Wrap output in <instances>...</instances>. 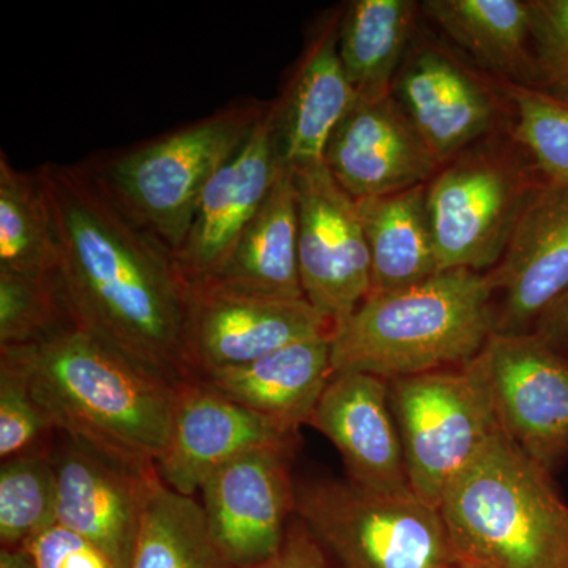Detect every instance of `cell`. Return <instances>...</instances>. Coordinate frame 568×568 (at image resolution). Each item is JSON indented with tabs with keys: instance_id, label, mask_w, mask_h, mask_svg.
Here are the masks:
<instances>
[{
	"instance_id": "cell-24",
	"label": "cell",
	"mask_w": 568,
	"mask_h": 568,
	"mask_svg": "<svg viewBox=\"0 0 568 568\" xmlns=\"http://www.w3.org/2000/svg\"><path fill=\"white\" fill-rule=\"evenodd\" d=\"M369 261L372 294L396 293L439 274L426 183L357 201Z\"/></svg>"
},
{
	"instance_id": "cell-4",
	"label": "cell",
	"mask_w": 568,
	"mask_h": 568,
	"mask_svg": "<svg viewBox=\"0 0 568 568\" xmlns=\"http://www.w3.org/2000/svg\"><path fill=\"white\" fill-rule=\"evenodd\" d=\"M551 476L497 428L440 499L458 566L568 568V506Z\"/></svg>"
},
{
	"instance_id": "cell-1",
	"label": "cell",
	"mask_w": 568,
	"mask_h": 568,
	"mask_svg": "<svg viewBox=\"0 0 568 568\" xmlns=\"http://www.w3.org/2000/svg\"><path fill=\"white\" fill-rule=\"evenodd\" d=\"M50 205L55 282L74 327L173 386L196 379L185 351L186 278L93 163L37 170Z\"/></svg>"
},
{
	"instance_id": "cell-16",
	"label": "cell",
	"mask_w": 568,
	"mask_h": 568,
	"mask_svg": "<svg viewBox=\"0 0 568 568\" xmlns=\"http://www.w3.org/2000/svg\"><path fill=\"white\" fill-rule=\"evenodd\" d=\"M284 164L278 110L272 102L244 145L205 186L192 230L174 254L186 280L205 278L223 267Z\"/></svg>"
},
{
	"instance_id": "cell-5",
	"label": "cell",
	"mask_w": 568,
	"mask_h": 568,
	"mask_svg": "<svg viewBox=\"0 0 568 568\" xmlns=\"http://www.w3.org/2000/svg\"><path fill=\"white\" fill-rule=\"evenodd\" d=\"M544 182L510 122L443 164L426 183L439 271H491Z\"/></svg>"
},
{
	"instance_id": "cell-26",
	"label": "cell",
	"mask_w": 568,
	"mask_h": 568,
	"mask_svg": "<svg viewBox=\"0 0 568 568\" xmlns=\"http://www.w3.org/2000/svg\"><path fill=\"white\" fill-rule=\"evenodd\" d=\"M130 568H231L216 545L204 508L155 481L142 514Z\"/></svg>"
},
{
	"instance_id": "cell-3",
	"label": "cell",
	"mask_w": 568,
	"mask_h": 568,
	"mask_svg": "<svg viewBox=\"0 0 568 568\" xmlns=\"http://www.w3.org/2000/svg\"><path fill=\"white\" fill-rule=\"evenodd\" d=\"M487 276L454 268L396 293L372 294L332 334L334 373L394 381L469 365L493 327Z\"/></svg>"
},
{
	"instance_id": "cell-29",
	"label": "cell",
	"mask_w": 568,
	"mask_h": 568,
	"mask_svg": "<svg viewBox=\"0 0 568 568\" xmlns=\"http://www.w3.org/2000/svg\"><path fill=\"white\" fill-rule=\"evenodd\" d=\"M510 104V132L545 181L568 185V104L538 89L499 82Z\"/></svg>"
},
{
	"instance_id": "cell-25",
	"label": "cell",
	"mask_w": 568,
	"mask_h": 568,
	"mask_svg": "<svg viewBox=\"0 0 568 568\" xmlns=\"http://www.w3.org/2000/svg\"><path fill=\"white\" fill-rule=\"evenodd\" d=\"M413 0H355L343 9L338 51L355 97L390 99L396 74L418 36Z\"/></svg>"
},
{
	"instance_id": "cell-6",
	"label": "cell",
	"mask_w": 568,
	"mask_h": 568,
	"mask_svg": "<svg viewBox=\"0 0 568 568\" xmlns=\"http://www.w3.org/2000/svg\"><path fill=\"white\" fill-rule=\"evenodd\" d=\"M267 106L256 100L230 104L93 166L125 211L175 254L205 186L244 145Z\"/></svg>"
},
{
	"instance_id": "cell-22",
	"label": "cell",
	"mask_w": 568,
	"mask_h": 568,
	"mask_svg": "<svg viewBox=\"0 0 568 568\" xmlns=\"http://www.w3.org/2000/svg\"><path fill=\"white\" fill-rule=\"evenodd\" d=\"M420 10L487 77L540 89L529 0H426Z\"/></svg>"
},
{
	"instance_id": "cell-7",
	"label": "cell",
	"mask_w": 568,
	"mask_h": 568,
	"mask_svg": "<svg viewBox=\"0 0 568 568\" xmlns=\"http://www.w3.org/2000/svg\"><path fill=\"white\" fill-rule=\"evenodd\" d=\"M295 517L338 568H455L439 508L414 491L317 478L295 487Z\"/></svg>"
},
{
	"instance_id": "cell-20",
	"label": "cell",
	"mask_w": 568,
	"mask_h": 568,
	"mask_svg": "<svg viewBox=\"0 0 568 568\" xmlns=\"http://www.w3.org/2000/svg\"><path fill=\"white\" fill-rule=\"evenodd\" d=\"M343 9L313 26L286 89L275 100L284 162L293 170L324 163L332 133L357 100L339 58Z\"/></svg>"
},
{
	"instance_id": "cell-35",
	"label": "cell",
	"mask_w": 568,
	"mask_h": 568,
	"mask_svg": "<svg viewBox=\"0 0 568 568\" xmlns=\"http://www.w3.org/2000/svg\"><path fill=\"white\" fill-rule=\"evenodd\" d=\"M532 334L568 361V290L549 306Z\"/></svg>"
},
{
	"instance_id": "cell-28",
	"label": "cell",
	"mask_w": 568,
	"mask_h": 568,
	"mask_svg": "<svg viewBox=\"0 0 568 568\" xmlns=\"http://www.w3.org/2000/svg\"><path fill=\"white\" fill-rule=\"evenodd\" d=\"M58 525V480L51 450L29 452L0 466V541L21 548Z\"/></svg>"
},
{
	"instance_id": "cell-12",
	"label": "cell",
	"mask_w": 568,
	"mask_h": 568,
	"mask_svg": "<svg viewBox=\"0 0 568 568\" xmlns=\"http://www.w3.org/2000/svg\"><path fill=\"white\" fill-rule=\"evenodd\" d=\"M293 171L302 290L336 327L372 293V261L357 201L324 163Z\"/></svg>"
},
{
	"instance_id": "cell-2",
	"label": "cell",
	"mask_w": 568,
	"mask_h": 568,
	"mask_svg": "<svg viewBox=\"0 0 568 568\" xmlns=\"http://www.w3.org/2000/svg\"><path fill=\"white\" fill-rule=\"evenodd\" d=\"M0 355L26 373L54 432L134 473H156L178 387L73 324Z\"/></svg>"
},
{
	"instance_id": "cell-23",
	"label": "cell",
	"mask_w": 568,
	"mask_h": 568,
	"mask_svg": "<svg viewBox=\"0 0 568 568\" xmlns=\"http://www.w3.org/2000/svg\"><path fill=\"white\" fill-rule=\"evenodd\" d=\"M205 278L244 293L305 298L298 268L297 193L290 164H284L226 263Z\"/></svg>"
},
{
	"instance_id": "cell-37",
	"label": "cell",
	"mask_w": 568,
	"mask_h": 568,
	"mask_svg": "<svg viewBox=\"0 0 568 568\" xmlns=\"http://www.w3.org/2000/svg\"><path fill=\"white\" fill-rule=\"evenodd\" d=\"M455 568H480V567H474V566H463V564H459V566Z\"/></svg>"
},
{
	"instance_id": "cell-33",
	"label": "cell",
	"mask_w": 568,
	"mask_h": 568,
	"mask_svg": "<svg viewBox=\"0 0 568 568\" xmlns=\"http://www.w3.org/2000/svg\"><path fill=\"white\" fill-rule=\"evenodd\" d=\"M21 549L36 568H115L102 549L61 525L43 530Z\"/></svg>"
},
{
	"instance_id": "cell-9",
	"label": "cell",
	"mask_w": 568,
	"mask_h": 568,
	"mask_svg": "<svg viewBox=\"0 0 568 568\" xmlns=\"http://www.w3.org/2000/svg\"><path fill=\"white\" fill-rule=\"evenodd\" d=\"M335 325L306 298L244 293L212 278L186 280L185 351L194 377L260 361Z\"/></svg>"
},
{
	"instance_id": "cell-15",
	"label": "cell",
	"mask_w": 568,
	"mask_h": 568,
	"mask_svg": "<svg viewBox=\"0 0 568 568\" xmlns=\"http://www.w3.org/2000/svg\"><path fill=\"white\" fill-rule=\"evenodd\" d=\"M298 433L227 398L203 379L178 387L156 473L183 496L201 491L213 473L257 448L297 447Z\"/></svg>"
},
{
	"instance_id": "cell-19",
	"label": "cell",
	"mask_w": 568,
	"mask_h": 568,
	"mask_svg": "<svg viewBox=\"0 0 568 568\" xmlns=\"http://www.w3.org/2000/svg\"><path fill=\"white\" fill-rule=\"evenodd\" d=\"M308 425L334 444L351 484L372 491H413L386 379L334 373Z\"/></svg>"
},
{
	"instance_id": "cell-31",
	"label": "cell",
	"mask_w": 568,
	"mask_h": 568,
	"mask_svg": "<svg viewBox=\"0 0 568 568\" xmlns=\"http://www.w3.org/2000/svg\"><path fill=\"white\" fill-rule=\"evenodd\" d=\"M54 432L32 394L28 376L10 358L0 355V458L41 450Z\"/></svg>"
},
{
	"instance_id": "cell-18",
	"label": "cell",
	"mask_w": 568,
	"mask_h": 568,
	"mask_svg": "<svg viewBox=\"0 0 568 568\" xmlns=\"http://www.w3.org/2000/svg\"><path fill=\"white\" fill-rule=\"evenodd\" d=\"M324 164L355 201L424 185L440 168L394 97L355 100L327 142Z\"/></svg>"
},
{
	"instance_id": "cell-21",
	"label": "cell",
	"mask_w": 568,
	"mask_h": 568,
	"mask_svg": "<svg viewBox=\"0 0 568 568\" xmlns=\"http://www.w3.org/2000/svg\"><path fill=\"white\" fill-rule=\"evenodd\" d=\"M331 338L293 343L252 364L200 379L246 409L298 433L310 424L334 375Z\"/></svg>"
},
{
	"instance_id": "cell-14",
	"label": "cell",
	"mask_w": 568,
	"mask_h": 568,
	"mask_svg": "<svg viewBox=\"0 0 568 568\" xmlns=\"http://www.w3.org/2000/svg\"><path fill=\"white\" fill-rule=\"evenodd\" d=\"M496 335H528L568 290V185L545 181L485 274Z\"/></svg>"
},
{
	"instance_id": "cell-34",
	"label": "cell",
	"mask_w": 568,
	"mask_h": 568,
	"mask_svg": "<svg viewBox=\"0 0 568 568\" xmlns=\"http://www.w3.org/2000/svg\"><path fill=\"white\" fill-rule=\"evenodd\" d=\"M252 568H338L323 545L297 517L276 555Z\"/></svg>"
},
{
	"instance_id": "cell-10",
	"label": "cell",
	"mask_w": 568,
	"mask_h": 568,
	"mask_svg": "<svg viewBox=\"0 0 568 568\" xmlns=\"http://www.w3.org/2000/svg\"><path fill=\"white\" fill-rule=\"evenodd\" d=\"M392 97L439 166L510 122V104L497 81L420 32Z\"/></svg>"
},
{
	"instance_id": "cell-17",
	"label": "cell",
	"mask_w": 568,
	"mask_h": 568,
	"mask_svg": "<svg viewBox=\"0 0 568 568\" xmlns=\"http://www.w3.org/2000/svg\"><path fill=\"white\" fill-rule=\"evenodd\" d=\"M51 458L58 480V525L88 538L115 568H130L159 473H134L67 436L52 448Z\"/></svg>"
},
{
	"instance_id": "cell-13",
	"label": "cell",
	"mask_w": 568,
	"mask_h": 568,
	"mask_svg": "<svg viewBox=\"0 0 568 568\" xmlns=\"http://www.w3.org/2000/svg\"><path fill=\"white\" fill-rule=\"evenodd\" d=\"M294 452H248L220 467L201 488L205 519L231 568H252L282 548L295 515Z\"/></svg>"
},
{
	"instance_id": "cell-8",
	"label": "cell",
	"mask_w": 568,
	"mask_h": 568,
	"mask_svg": "<svg viewBox=\"0 0 568 568\" xmlns=\"http://www.w3.org/2000/svg\"><path fill=\"white\" fill-rule=\"evenodd\" d=\"M474 361L387 381L410 489L433 507L499 428Z\"/></svg>"
},
{
	"instance_id": "cell-11",
	"label": "cell",
	"mask_w": 568,
	"mask_h": 568,
	"mask_svg": "<svg viewBox=\"0 0 568 568\" xmlns=\"http://www.w3.org/2000/svg\"><path fill=\"white\" fill-rule=\"evenodd\" d=\"M500 432L555 473L568 459V361L537 335L489 336L476 357Z\"/></svg>"
},
{
	"instance_id": "cell-30",
	"label": "cell",
	"mask_w": 568,
	"mask_h": 568,
	"mask_svg": "<svg viewBox=\"0 0 568 568\" xmlns=\"http://www.w3.org/2000/svg\"><path fill=\"white\" fill-rule=\"evenodd\" d=\"M73 324L52 276L0 271V349L33 345Z\"/></svg>"
},
{
	"instance_id": "cell-36",
	"label": "cell",
	"mask_w": 568,
	"mask_h": 568,
	"mask_svg": "<svg viewBox=\"0 0 568 568\" xmlns=\"http://www.w3.org/2000/svg\"><path fill=\"white\" fill-rule=\"evenodd\" d=\"M0 568H36L31 558L21 548L0 549Z\"/></svg>"
},
{
	"instance_id": "cell-27",
	"label": "cell",
	"mask_w": 568,
	"mask_h": 568,
	"mask_svg": "<svg viewBox=\"0 0 568 568\" xmlns=\"http://www.w3.org/2000/svg\"><path fill=\"white\" fill-rule=\"evenodd\" d=\"M58 246L50 205L37 171L17 170L0 153V271L52 276Z\"/></svg>"
},
{
	"instance_id": "cell-32",
	"label": "cell",
	"mask_w": 568,
	"mask_h": 568,
	"mask_svg": "<svg viewBox=\"0 0 568 568\" xmlns=\"http://www.w3.org/2000/svg\"><path fill=\"white\" fill-rule=\"evenodd\" d=\"M540 89L568 104V0H529Z\"/></svg>"
}]
</instances>
